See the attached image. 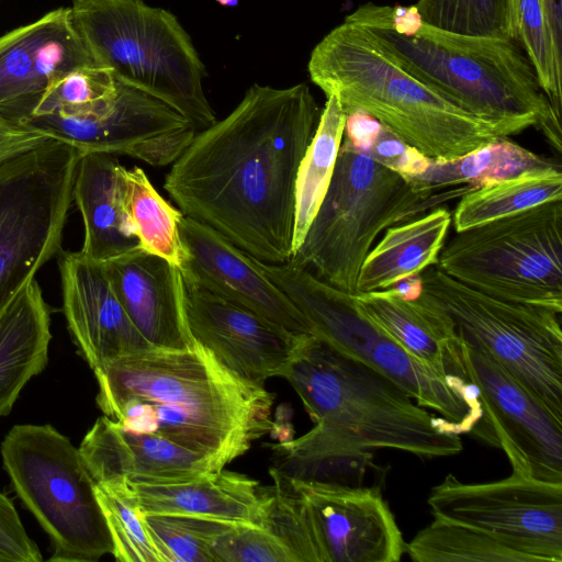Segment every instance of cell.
<instances>
[{"label":"cell","instance_id":"obj_42","mask_svg":"<svg viewBox=\"0 0 562 562\" xmlns=\"http://www.w3.org/2000/svg\"><path fill=\"white\" fill-rule=\"evenodd\" d=\"M381 123L362 110H355L347 114L344 130V139L359 153L367 151L375 142Z\"/></svg>","mask_w":562,"mask_h":562},{"label":"cell","instance_id":"obj_25","mask_svg":"<svg viewBox=\"0 0 562 562\" xmlns=\"http://www.w3.org/2000/svg\"><path fill=\"white\" fill-rule=\"evenodd\" d=\"M112 154H81L74 201L83 221L81 252L104 262L139 246L126 209V178Z\"/></svg>","mask_w":562,"mask_h":562},{"label":"cell","instance_id":"obj_6","mask_svg":"<svg viewBox=\"0 0 562 562\" xmlns=\"http://www.w3.org/2000/svg\"><path fill=\"white\" fill-rule=\"evenodd\" d=\"M475 188L420 189L342 138L326 195L290 261L355 294L362 262L382 232Z\"/></svg>","mask_w":562,"mask_h":562},{"label":"cell","instance_id":"obj_2","mask_svg":"<svg viewBox=\"0 0 562 562\" xmlns=\"http://www.w3.org/2000/svg\"><path fill=\"white\" fill-rule=\"evenodd\" d=\"M97 404L131 432L200 453L220 469L270 432L273 395L226 368L195 341L150 348L94 370Z\"/></svg>","mask_w":562,"mask_h":562},{"label":"cell","instance_id":"obj_14","mask_svg":"<svg viewBox=\"0 0 562 562\" xmlns=\"http://www.w3.org/2000/svg\"><path fill=\"white\" fill-rule=\"evenodd\" d=\"M24 124L81 154L125 155L153 167L172 164L198 131L164 101L117 80L111 95L80 113L33 116Z\"/></svg>","mask_w":562,"mask_h":562},{"label":"cell","instance_id":"obj_32","mask_svg":"<svg viewBox=\"0 0 562 562\" xmlns=\"http://www.w3.org/2000/svg\"><path fill=\"white\" fill-rule=\"evenodd\" d=\"M510 38L533 67L553 113L561 120L562 46L553 35L542 0H508Z\"/></svg>","mask_w":562,"mask_h":562},{"label":"cell","instance_id":"obj_4","mask_svg":"<svg viewBox=\"0 0 562 562\" xmlns=\"http://www.w3.org/2000/svg\"><path fill=\"white\" fill-rule=\"evenodd\" d=\"M345 21L369 31L405 69L453 104L521 131L536 127L561 154V120L512 38L458 34L423 20L412 31L398 33L364 4Z\"/></svg>","mask_w":562,"mask_h":562},{"label":"cell","instance_id":"obj_38","mask_svg":"<svg viewBox=\"0 0 562 562\" xmlns=\"http://www.w3.org/2000/svg\"><path fill=\"white\" fill-rule=\"evenodd\" d=\"M214 562H295L286 546L263 527L234 524L211 546Z\"/></svg>","mask_w":562,"mask_h":562},{"label":"cell","instance_id":"obj_19","mask_svg":"<svg viewBox=\"0 0 562 562\" xmlns=\"http://www.w3.org/2000/svg\"><path fill=\"white\" fill-rule=\"evenodd\" d=\"M183 279L225 299L295 336L310 326L290 299L256 266L250 255L210 226L188 216L179 224Z\"/></svg>","mask_w":562,"mask_h":562},{"label":"cell","instance_id":"obj_35","mask_svg":"<svg viewBox=\"0 0 562 562\" xmlns=\"http://www.w3.org/2000/svg\"><path fill=\"white\" fill-rule=\"evenodd\" d=\"M162 562H214L211 546L235 522L176 514H143Z\"/></svg>","mask_w":562,"mask_h":562},{"label":"cell","instance_id":"obj_37","mask_svg":"<svg viewBox=\"0 0 562 562\" xmlns=\"http://www.w3.org/2000/svg\"><path fill=\"white\" fill-rule=\"evenodd\" d=\"M115 89L116 80L109 70L94 65L80 67L50 83L33 116L77 114Z\"/></svg>","mask_w":562,"mask_h":562},{"label":"cell","instance_id":"obj_16","mask_svg":"<svg viewBox=\"0 0 562 562\" xmlns=\"http://www.w3.org/2000/svg\"><path fill=\"white\" fill-rule=\"evenodd\" d=\"M279 474L307 528L317 562H397L405 553L406 542L378 487Z\"/></svg>","mask_w":562,"mask_h":562},{"label":"cell","instance_id":"obj_5","mask_svg":"<svg viewBox=\"0 0 562 562\" xmlns=\"http://www.w3.org/2000/svg\"><path fill=\"white\" fill-rule=\"evenodd\" d=\"M282 378L297 393L313 428L341 446L396 449L427 459L462 451L457 424L429 414L390 379L315 336L301 339Z\"/></svg>","mask_w":562,"mask_h":562},{"label":"cell","instance_id":"obj_24","mask_svg":"<svg viewBox=\"0 0 562 562\" xmlns=\"http://www.w3.org/2000/svg\"><path fill=\"white\" fill-rule=\"evenodd\" d=\"M128 487L142 514H176L261 527L263 499L257 480L225 469L167 483Z\"/></svg>","mask_w":562,"mask_h":562},{"label":"cell","instance_id":"obj_13","mask_svg":"<svg viewBox=\"0 0 562 562\" xmlns=\"http://www.w3.org/2000/svg\"><path fill=\"white\" fill-rule=\"evenodd\" d=\"M427 503L434 518L482 531L531 562H562V483L513 470L505 479L470 484L449 473Z\"/></svg>","mask_w":562,"mask_h":562},{"label":"cell","instance_id":"obj_36","mask_svg":"<svg viewBox=\"0 0 562 562\" xmlns=\"http://www.w3.org/2000/svg\"><path fill=\"white\" fill-rule=\"evenodd\" d=\"M423 21L472 36L510 38L508 0H417Z\"/></svg>","mask_w":562,"mask_h":562},{"label":"cell","instance_id":"obj_44","mask_svg":"<svg viewBox=\"0 0 562 562\" xmlns=\"http://www.w3.org/2000/svg\"><path fill=\"white\" fill-rule=\"evenodd\" d=\"M557 43L562 46V0H542Z\"/></svg>","mask_w":562,"mask_h":562},{"label":"cell","instance_id":"obj_45","mask_svg":"<svg viewBox=\"0 0 562 562\" xmlns=\"http://www.w3.org/2000/svg\"><path fill=\"white\" fill-rule=\"evenodd\" d=\"M216 2H218L220 4L222 5H226V7H235L239 0H215Z\"/></svg>","mask_w":562,"mask_h":562},{"label":"cell","instance_id":"obj_20","mask_svg":"<svg viewBox=\"0 0 562 562\" xmlns=\"http://www.w3.org/2000/svg\"><path fill=\"white\" fill-rule=\"evenodd\" d=\"M59 269L68 329L93 371L111 360L154 348L125 312L103 262L79 250L65 252Z\"/></svg>","mask_w":562,"mask_h":562},{"label":"cell","instance_id":"obj_21","mask_svg":"<svg viewBox=\"0 0 562 562\" xmlns=\"http://www.w3.org/2000/svg\"><path fill=\"white\" fill-rule=\"evenodd\" d=\"M103 265L128 317L154 348L194 346L186 317L179 267L139 246Z\"/></svg>","mask_w":562,"mask_h":562},{"label":"cell","instance_id":"obj_26","mask_svg":"<svg viewBox=\"0 0 562 562\" xmlns=\"http://www.w3.org/2000/svg\"><path fill=\"white\" fill-rule=\"evenodd\" d=\"M50 311L33 279L0 315V417L48 360Z\"/></svg>","mask_w":562,"mask_h":562},{"label":"cell","instance_id":"obj_31","mask_svg":"<svg viewBox=\"0 0 562 562\" xmlns=\"http://www.w3.org/2000/svg\"><path fill=\"white\" fill-rule=\"evenodd\" d=\"M125 178L126 209L139 247L180 268L184 259L179 233L182 212L157 192L140 167L125 169Z\"/></svg>","mask_w":562,"mask_h":562},{"label":"cell","instance_id":"obj_39","mask_svg":"<svg viewBox=\"0 0 562 562\" xmlns=\"http://www.w3.org/2000/svg\"><path fill=\"white\" fill-rule=\"evenodd\" d=\"M374 161L409 179L425 172L431 160L381 125L373 145L364 153Z\"/></svg>","mask_w":562,"mask_h":562},{"label":"cell","instance_id":"obj_15","mask_svg":"<svg viewBox=\"0 0 562 562\" xmlns=\"http://www.w3.org/2000/svg\"><path fill=\"white\" fill-rule=\"evenodd\" d=\"M460 353L483 409L472 432L501 448L512 470L562 483V418L485 352L461 340Z\"/></svg>","mask_w":562,"mask_h":562},{"label":"cell","instance_id":"obj_41","mask_svg":"<svg viewBox=\"0 0 562 562\" xmlns=\"http://www.w3.org/2000/svg\"><path fill=\"white\" fill-rule=\"evenodd\" d=\"M44 132L0 117V164L50 139Z\"/></svg>","mask_w":562,"mask_h":562},{"label":"cell","instance_id":"obj_1","mask_svg":"<svg viewBox=\"0 0 562 562\" xmlns=\"http://www.w3.org/2000/svg\"><path fill=\"white\" fill-rule=\"evenodd\" d=\"M310 88L252 85L223 120L195 133L164 189L184 216L268 262L292 258L295 183L321 117Z\"/></svg>","mask_w":562,"mask_h":562},{"label":"cell","instance_id":"obj_11","mask_svg":"<svg viewBox=\"0 0 562 562\" xmlns=\"http://www.w3.org/2000/svg\"><path fill=\"white\" fill-rule=\"evenodd\" d=\"M80 156L50 138L0 164V315L59 250Z\"/></svg>","mask_w":562,"mask_h":562},{"label":"cell","instance_id":"obj_34","mask_svg":"<svg viewBox=\"0 0 562 562\" xmlns=\"http://www.w3.org/2000/svg\"><path fill=\"white\" fill-rule=\"evenodd\" d=\"M95 495L111 535L114 559L162 562L126 480L95 483Z\"/></svg>","mask_w":562,"mask_h":562},{"label":"cell","instance_id":"obj_22","mask_svg":"<svg viewBox=\"0 0 562 562\" xmlns=\"http://www.w3.org/2000/svg\"><path fill=\"white\" fill-rule=\"evenodd\" d=\"M79 451L95 483L122 479L167 483L222 470L200 453L156 436L127 431L104 415L86 434Z\"/></svg>","mask_w":562,"mask_h":562},{"label":"cell","instance_id":"obj_23","mask_svg":"<svg viewBox=\"0 0 562 562\" xmlns=\"http://www.w3.org/2000/svg\"><path fill=\"white\" fill-rule=\"evenodd\" d=\"M352 300L366 319L409 355L443 375L464 380L456 325L424 289L415 300H405L390 288L357 292Z\"/></svg>","mask_w":562,"mask_h":562},{"label":"cell","instance_id":"obj_3","mask_svg":"<svg viewBox=\"0 0 562 562\" xmlns=\"http://www.w3.org/2000/svg\"><path fill=\"white\" fill-rule=\"evenodd\" d=\"M310 78L346 114L362 110L432 160H453L522 131L471 114L416 78L366 29L344 22L312 50Z\"/></svg>","mask_w":562,"mask_h":562},{"label":"cell","instance_id":"obj_8","mask_svg":"<svg viewBox=\"0 0 562 562\" xmlns=\"http://www.w3.org/2000/svg\"><path fill=\"white\" fill-rule=\"evenodd\" d=\"M256 266L290 299L306 319L311 335L404 390L416 403L472 432L483 409L471 383L447 376L409 355L356 308L352 294L294 265L268 263L250 256Z\"/></svg>","mask_w":562,"mask_h":562},{"label":"cell","instance_id":"obj_27","mask_svg":"<svg viewBox=\"0 0 562 562\" xmlns=\"http://www.w3.org/2000/svg\"><path fill=\"white\" fill-rule=\"evenodd\" d=\"M451 223V212L437 206L414 220L389 227L362 262L357 292L385 290L401 279L436 266Z\"/></svg>","mask_w":562,"mask_h":562},{"label":"cell","instance_id":"obj_43","mask_svg":"<svg viewBox=\"0 0 562 562\" xmlns=\"http://www.w3.org/2000/svg\"><path fill=\"white\" fill-rule=\"evenodd\" d=\"M390 289L405 300H415L423 293L422 273L401 279Z\"/></svg>","mask_w":562,"mask_h":562},{"label":"cell","instance_id":"obj_29","mask_svg":"<svg viewBox=\"0 0 562 562\" xmlns=\"http://www.w3.org/2000/svg\"><path fill=\"white\" fill-rule=\"evenodd\" d=\"M346 116L338 98L328 95L297 170L292 256L302 245L330 184L344 138Z\"/></svg>","mask_w":562,"mask_h":562},{"label":"cell","instance_id":"obj_17","mask_svg":"<svg viewBox=\"0 0 562 562\" xmlns=\"http://www.w3.org/2000/svg\"><path fill=\"white\" fill-rule=\"evenodd\" d=\"M183 297L193 340L226 368L259 385L284 375L304 336H295L186 279Z\"/></svg>","mask_w":562,"mask_h":562},{"label":"cell","instance_id":"obj_28","mask_svg":"<svg viewBox=\"0 0 562 562\" xmlns=\"http://www.w3.org/2000/svg\"><path fill=\"white\" fill-rule=\"evenodd\" d=\"M557 200H562L560 162L467 192L459 199L452 222L456 232H460Z\"/></svg>","mask_w":562,"mask_h":562},{"label":"cell","instance_id":"obj_33","mask_svg":"<svg viewBox=\"0 0 562 562\" xmlns=\"http://www.w3.org/2000/svg\"><path fill=\"white\" fill-rule=\"evenodd\" d=\"M405 553L416 562H531L482 531L437 518L406 543Z\"/></svg>","mask_w":562,"mask_h":562},{"label":"cell","instance_id":"obj_12","mask_svg":"<svg viewBox=\"0 0 562 562\" xmlns=\"http://www.w3.org/2000/svg\"><path fill=\"white\" fill-rule=\"evenodd\" d=\"M422 279L464 344L492 357L562 418L561 313L490 296L435 266Z\"/></svg>","mask_w":562,"mask_h":562},{"label":"cell","instance_id":"obj_30","mask_svg":"<svg viewBox=\"0 0 562 562\" xmlns=\"http://www.w3.org/2000/svg\"><path fill=\"white\" fill-rule=\"evenodd\" d=\"M559 164L538 155L509 137L494 139L453 160H431L429 168L408 180L420 189H442L471 184L476 188L525 171Z\"/></svg>","mask_w":562,"mask_h":562},{"label":"cell","instance_id":"obj_40","mask_svg":"<svg viewBox=\"0 0 562 562\" xmlns=\"http://www.w3.org/2000/svg\"><path fill=\"white\" fill-rule=\"evenodd\" d=\"M41 551L26 532L13 502L0 492V562H41Z\"/></svg>","mask_w":562,"mask_h":562},{"label":"cell","instance_id":"obj_9","mask_svg":"<svg viewBox=\"0 0 562 562\" xmlns=\"http://www.w3.org/2000/svg\"><path fill=\"white\" fill-rule=\"evenodd\" d=\"M11 485L50 539L49 561L95 562L111 535L79 448L49 424H20L0 447Z\"/></svg>","mask_w":562,"mask_h":562},{"label":"cell","instance_id":"obj_18","mask_svg":"<svg viewBox=\"0 0 562 562\" xmlns=\"http://www.w3.org/2000/svg\"><path fill=\"white\" fill-rule=\"evenodd\" d=\"M93 65L68 8H58L0 36V117L24 124L53 81Z\"/></svg>","mask_w":562,"mask_h":562},{"label":"cell","instance_id":"obj_7","mask_svg":"<svg viewBox=\"0 0 562 562\" xmlns=\"http://www.w3.org/2000/svg\"><path fill=\"white\" fill-rule=\"evenodd\" d=\"M70 22L94 66L189 119L196 130L216 122L198 50L177 16L144 0H71Z\"/></svg>","mask_w":562,"mask_h":562},{"label":"cell","instance_id":"obj_10","mask_svg":"<svg viewBox=\"0 0 562 562\" xmlns=\"http://www.w3.org/2000/svg\"><path fill=\"white\" fill-rule=\"evenodd\" d=\"M435 267L490 296L562 314V200L457 232Z\"/></svg>","mask_w":562,"mask_h":562}]
</instances>
